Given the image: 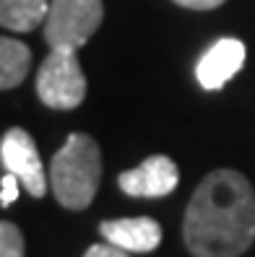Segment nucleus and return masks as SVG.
Instances as JSON below:
<instances>
[{
    "label": "nucleus",
    "instance_id": "nucleus-1",
    "mask_svg": "<svg viewBox=\"0 0 255 257\" xmlns=\"http://www.w3.org/2000/svg\"><path fill=\"white\" fill-rule=\"evenodd\" d=\"M183 239L196 257H239L255 241V190L245 174H206L185 210Z\"/></svg>",
    "mask_w": 255,
    "mask_h": 257
},
{
    "label": "nucleus",
    "instance_id": "nucleus-2",
    "mask_svg": "<svg viewBox=\"0 0 255 257\" xmlns=\"http://www.w3.org/2000/svg\"><path fill=\"white\" fill-rule=\"evenodd\" d=\"M102 179V154L92 135L70 133L50 161V187L57 203L68 210L92 205Z\"/></svg>",
    "mask_w": 255,
    "mask_h": 257
},
{
    "label": "nucleus",
    "instance_id": "nucleus-3",
    "mask_svg": "<svg viewBox=\"0 0 255 257\" xmlns=\"http://www.w3.org/2000/svg\"><path fill=\"white\" fill-rule=\"evenodd\" d=\"M104 19L102 0H50L44 39L52 50L78 52L97 34Z\"/></svg>",
    "mask_w": 255,
    "mask_h": 257
},
{
    "label": "nucleus",
    "instance_id": "nucleus-4",
    "mask_svg": "<svg viewBox=\"0 0 255 257\" xmlns=\"http://www.w3.org/2000/svg\"><path fill=\"white\" fill-rule=\"evenodd\" d=\"M37 96L52 109H76L86 99V75L76 52L52 50L37 70Z\"/></svg>",
    "mask_w": 255,
    "mask_h": 257
},
{
    "label": "nucleus",
    "instance_id": "nucleus-5",
    "mask_svg": "<svg viewBox=\"0 0 255 257\" xmlns=\"http://www.w3.org/2000/svg\"><path fill=\"white\" fill-rule=\"evenodd\" d=\"M0 161H3L6 172L16 174L21 179L24 190L32 198H44L50 187V172L44 169L39 159V151L34 138L21 127H11L3 133L0 141Z\"/></svg>",
    "mask_w": 255,
    "mask_h": 257
},
{
    "label": "nucleus",
    "instance_id": "nucleus-6",
    "mask_svg": "<svg viewBox=\"0 0 255 257\" xmlns=\"http://www.w3.org/2000/svg\"><path fill=\"white\" fill-rule=\"evenodd\" d=\"M117 185L130 198H167L180 185L177 164L169 156H148L136 169H128L117 177Z\"/></svg>",
    "mask_w": 255,
    "mask_h": 257
},
{
    "label": "nucleus",
    "instance_id": "nucleus-7",
    "mask_svg": "<svg viewBox=\"0 0 255 257\" xmlns=\"http://www.w3.org/2000/svg\"><path fill=\"white\" fill-rule=\"evenodd\" d=\"M242 63H245V44L239 39L224 37V39L214 42L211 47L201 55L198 65H196V78L203 88L216 91V88H221L232 75L239 73Z\"/></svg>",
    "mask_w": 255,
    "mask_h": 257
},
{
    "label": "nucleus",
    "instance_id": "nucleus-8",
    "mask_svg": "<svg viewBox=\"0 0 255 257\" xmlns=\"http://www.w3.org/2000/svg\"><path fill=\"white\" fill-rule=\"evenodd\" d=\"M99 234L110 241V244L125 249V252H154L161 244V226L148 218H115V221H102Z\"/></svg>",
    "mask_w": 255,
    "mask_h": 257
},
{
    "label": "nucleus",
    "instance_id": "nucleus-9",
    "mask_svg": "<svg viewBox=\"0 0 255 257\" xmlns=\"http://www.w3.org/2000/svg\"><path fill=\"white\" fill-rule=\"evenodd\" d=\"M50 0H0V24L8 32H32L47 21Z\"/></svg>",
    "mask_w": 255,
    "mask_h": 257
},
{
    "label": "nucleus",
    "instance_id": "nucleus-10",
    "mask_svg": "<svg viewBox=\"0 0 255 257\" xmlns=\"http://www.w3.org/2000/svg\"><path fill=\"white\" fill-rule=\"evenodd\" d=\"M32 68V52L24 42L3 37L0 39V88H16Z\"/></svg>",
    "mask_w": 255,
    "mask_h": 257
},
{
    "label": "nucleus",
    "instance_id": "nucleus-11",
    "mask_svg": "<svg viewBox=\"0 0 255 257\" xmlns=\"http://www.w3.org/2000/svg\"><path fill=\"white\" fill-rule=\"evenodd\" d=\"M0 257H24V234L16 223H0Z\"/></svg>",
    "mask_w": 255,
    "mask_h": 257
},
{
    "label": "nucleus",
    "instance_id": "nucleus-12",
    "mask_svg": "<svg viewBox=\"0 0 255 257\" xmlns=\"http://www.w3.org/2000/svg\"><path fill=\"white\" fill-rule=\"evenodd\" d=\"M19 187H21V179H19L16 174L6 172L3 179H0V205L8 208L11 203H16V198H19Z\"/></svg>",
    "mask_w": 255,
    "mask_h": 257
},
{
    "label": "nucleus",
    "instance_id": "nucleus-13",
    "mask_svg": "<svg viewBox=\"0 0 255 257\" xmlns=\"http://www.w3.org/2000/svg\"><path fill=\"white\" fill-rule=\"evenodd\" d=\"M83 257H130V252L120 249V247H115V244L107 241V244H92Z\"/></svg>",
    "mask_w": 255,
    "mask_h": 257
},
{
    "label": "nucleus",
    "instance_id": "nucleus-14",
    "mask_svg": "<svg viewBox=\"0 0 255 257\" xmlns=\"http://www.w3.org/2000/svg\"><path fill=\"white\" fill-rule=\"evenodd\" d=\"M172 3L183 6V8H190V11H214L221 3H227V0H172Z\"/></svg>",
    "mask_w": 255,
    "mask_h": 257
}]
</instances>
